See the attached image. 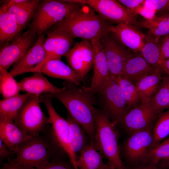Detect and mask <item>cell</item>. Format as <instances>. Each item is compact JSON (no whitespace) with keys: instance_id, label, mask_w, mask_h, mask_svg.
<instances>
[{"instance_id":"1","label":"cell","mask_w":169,"mask_h":169,"mask_svg":"<svg viewBox=\"0 0 169 169\" xmlns=\"http://www.w3.org/2000/svg\"><path fill=\"white\" fill-rule=\"evenodd\" d=\"M63 85V90L60 92L43 95L60 101L93 143L97 110L94 106V94L86 87L73 83L64 81Z\"/></svg>"},{"instance_id":"2","label":"cell","mask_w":169,"mask_h":169,"mask_svg":"<svg viewBox=\"0 0 169 169\" xmlns=\"http://www.w3.org/2000/svg\"><path fill=\"white\" fill-rule=\"evenodd\" d=\"M111 25L84 4L76 8L52 27L64 31L73 39L79 38L90 41L103 37L109 32Z\"/></svg>"},{"instance_id":"3","label":"cell","mask_w":169,"mask_h":169,"mask_svg":"<svg viewBox=\"0 0 169 169\" xmlns=\"http://www.w3.org/2000/svg\"><path fill=\"white\" fill-rule=\"evenodd\" d=\"M116 125L102 110L97 109L93 143L108 162L116 169H125L121 158Z\"/></svg>"},{"instance_id":"4","label":"cell","mask_w":169,"mask_h":169,"mask_svg":"<svg viewBox=\"0 0 169 169\" xmlns=\"http://www.w3.org/2000/svg\"><path fill=\"white\" fill-rule=\"evenodd\" d=\"M52 136L49 139L40 134L33 136L18 150L15 159L21 169L38 168L52 161L55 148H61Z\"/></svg>"},{"instance_id":"5","label":"cell","mask_w":169,"mask_h":169,"mask_svg":"<svg viewBox=\"0 0 169 169\" xmlns=\"http://www.w3.org/2000/svg\"><path fill=\"white\" fill-rule=\"evenodd\" d=\"M81 4L65 0L41 1L28 29L39 37Z\"/></svg>"},{"instance_id":"6","label":"cell","mask_w":169,"mask_h":169,"mask_svg":"<svg viewBox=\"0 0 169 169\" xmlns=\"http://www.w3.org/2000/svg\"><path fill=\"white\" fill-rule=\"evenodd\" d=\"M153 137L152 129L135 132L128 137L120 147L128 167H135L148 163V155L152 145Z\"/></svg>"},{"instance_id":"7","label":"cell","mask_w":169,"mask_h":169,"mask_svg":"<svg viewBox=\"0 0 169 169\" xmlns=\"http://www.w3.org/2000/svg\"><path fill=\"white\" fill-rule=\"evenodd\" d=\"M40 95H33L26 101L14 122L25 133L32 136L44 132L48 117L40 106Z\"/></svg>"},{"instance_id":"8","label":"cell","mask_w":169,"mask_h":169,"mask_svg":"<svg viewBox=\"0 0 169 169\" xmlns=\"http://www.w3.org/2000/svg\"><path fill=\"white\" fill-rule=\"evenodd\" d=\"M98 93L103 101L102 111L116 125H123L125 116L130 109L120 86L111 75Z\"/></svg>"},{"instance_id":"9","label":"cell","mask_w":169,"mask_h":169,"mask_svg":"<svg viewBox=\"0 0 169 169\" xmlns=\"http://www.w3.org/2000/svg\"><path fill=\"white\" fill-rule=\"evenodd\" d=\"M51 98L43 95L39 96L40 103L45 105L49 115L48 123L52 125L53 137L59 146L66 153L74 169H78L77 159L73 153L70 145V128L68 122L57 112Z\"/></svg>"},{"instance_id":"10","label":"cell","mask_w":169,"mask_h":169,"mask_svg":"<svg viewBox=\"0 0 169 169\" xmlns=\"http://www.w3.org/2000/svg\"><path fill=\"white\" fill-rule=\"evenodd\" d=\"M85 4L90 7L104 19L112 24H137V14L114 0H86Z\"/></svg>"},{"instance_id":"11","label":"cell","mask_w":169,"mask_h":169,"mask_svg":"<svg viewBox=\"0 0 169 169\" xmlns=\"http://www.w3.org/2000/svg\"><path fill=\"white\" fill-rule=\"evenodd\" d=\"M99 41L106 57L110 75L120 76L126 61L135 55L110 31L99 39Z\"/></svg>"},{"instance_id":"12","label":"cell","mask_w":169,"mask_h":169,"mask_svg":"<svg viewBox=\"0 0 169 169\" xmlns=\"http://www.w3.org/2000/svg\"><path fill=\"white\" fill-rule=\"evenodd\" d=\"M160 114L150 102L131 108L125 116L123 125L128 135L153 126Z\"/></svg>"},{"instance_id":"13","label":"cell","mask_w":169,"mask_h":169,"mask_svg":"<svg viewBox=\"0 0 169 169\" xmlns=\"http://www.w3.org/2000/svg\"><path fill=\"white\" fill-rule=\"evenodd\" d=\"M37 36L35 33L28 29L1 47L0 67L7 70L15 64L34 45Z\"/></svg>"},{"instance_id":"14","label":"cell","mask_w":169,"mask_h":169,"mask_svg":"<svg viewBox=\"0 0 169 169\" xmlns=\"http://www.w3.org/2000/svg\"><path fill=\"white\" fill-rule=\"evenodd\" d=\"M47 31V37L44 44L45 52V58L40 64L29 70L27 72H34L50 60L61 59V58L65 56L74 45V39L64 31L52 28Z\"/></svg>"},{"instance_id":"15","label":"cell","mask_w":169,"mask_h":169,"mask_svg":"<svg viewBox=\"0 0 169 169\" xmlns=\"http://www.w3.org/2000/svg\"><path fill=\"white\" fill-rule=\"evenodd\" d=\"M68 65L83 79L93 65V53L90 41L75 43L66 54Z\"/></svg>"},{"instance_id":"16","label":"cell","mask_w":169,"mask_h":169,"mask_svg":"<svg viewBox=\"0 0 169 169\" xmlns=\"http://www.w3.org/2000/svg\"><path fill=\"white\" fill-rule=\"evenodd\" d=\"M90 42L93 53L94 74L90 86L86 88L95 94L100 91L111 75L99 39H93Z\"/></svg>"},{"instance_id":"17","label":"cell","mask_w":169,"mask_h":169,"mask_svg":"<svg viewBox=\"0 0 169 169\" xmlns=\"http://www.w3.org/2000/svg\"><path fill=\"white\" fill-rule=\"evenodd\" d=\"M44 33L38 37L34 45L15 64L10 71L14 78L37 66L44 60L45 52L44 48Z\"/></svg>"},{"instance_id":"18","label":"cell","mask_w":169,"mask_h":169,"mask_svg":"<svg viewBox=\"0 0 169 169\" xmlns=\"http://www.w3.org/2000/svg\"><path fill=\"white\" fill-rule=\"evenodd\" d=\"M109 31L125 47L137 54L144 45L146 35L132 25L120 24L111 25Z\"/></svg>"},{"instance_id":"19","label":"cell","mask_w":169,"mask_h":169,"mask_svg":"<svg viewBox=\"0 0 169 169\" xmlns=\"http://www.w3.org/2000/svg\"><path fill=\"white\" fill-rule=\"evenodd\" d=\"M33 137L24 132L14 122L0 120V139L13 155Z\"/></svg>"},{"instance_id":"20","label":"cell","mask_w":169,"mask_h":169,"mask_svg":"<svg viewBox=\"0 0 169 169\" xmlns=\"http://www.w3.org/2000/svg\"><path fill=\"white\" fill-rule=\"evenodd\" d=\"M39 72L50 77L63 79L82 86L81 77L61 59H54L44 64L34 72Z\"/></svg>"},{"instance_id":"21","label":"cell","mask_w":169,"mask_h":169,"mask_svg":"<svg viewBox=\"0 0 169 169\" xmlns=\"http://www.w3.org/2000/svg\"><path fill=\"white\" fill-rule=\"evenodd\" d=\"M20 90L33 95H39L58 92L63 90L51 83L39 72L23 78L19 82Z\"/></svg>"},{"instance_id":"22","label":"cell","mask_w":169,"mask_h":169,"mask_svg":"<svg viewBox=\"0 0 169 169\" xmlns=\"http://www.w3.org/2000/svg\"><path fill=\"white\" fill-rule=\"evenodd\" d=\"M156 71L141 55L136 54L126 61L119 76L136 85L142 78Z\"/></svg>"},{"instance_id":"23","label":"cell","mask_w":169,"mask_h":169,"mask_svg":"<svg viewBox=\"0 0 169 169\" xmlns=\"http://www.w3.org/2000/svg\"><path fill=\"white\" fill-rule=\"evenodd\" d=\"M23 29L19 26L13 16L2 5L0 8V44L13 41L21 34Z\"/></svg>"},{"instance_id":"24","label":"cell","mask_w":169,"mask_h":169,"mask_svg":"<svg viewBox=\"0 0 169 169\" xmlns=\"http://www.w3.org/2000/svg\"><path fill=\"white\" fill-rule=\"evenodd\" d=\"M33 94L26 93L0 101V120L14 122L27 100Z\"/></svg>"},{"instance_id":"25","label":"cell","mask_w":169,"mask_h":169,"mask_svg":"<svg viewBox=\"0 0 169 169\" xmlns=\"http://www.w3.org/2000/svg\"><path fill=\"white\" fill-rule=\"evenodd\" d=\"M161 70H157L144 77L135 85L141 103L150 102L154 95L162 77Z\"/></svg>"},{"instance_id":"26","label":"cell","mask_w":169,"mask_h":169,"mask_svg":"<svg viewBox=\"0 0 169 169\" xmlns=\"http://www.w3.org/2000/svg\"><path fill=\"white\" fill-rule=\"evenodd\" d=\"M66 119L69 125L70 148L77 159L90 141L81 126L68 113Z\"/></svg>"},{"instance_id":"27","label":"cell","mask_w":169,"mask_h":169,"mask_svg":"<svg viewBox=\"0 0 169 169\" xmlns=\"http://www.w3.org/2000/svg\"><path fill=\"white\" fill-rule=\"evenodd\" d=\"M104 157L90 141L77 159L78 169H101L105 165Z\"/></svg>"},{"instance_id":"28","label":"cell","mask_w":169,"mask_h":169,"mask_svg":"<svg viewBox=\"0 0 169 169\" xmlns=\"http://www.w3.org/2000/svg\"><path fill=\"white\" fill-rule=\"evenodd\" d=\"M41 1L30 0L26 4L20 5L6 6L2 4L15 18L19 26L23 29L34 16L37 6Z\"/></svg>"},{"instance_id":"29","label":"cell","mask_w":169,"mask_h":169,"mask_svg":"<svg viewBox=\"0 0 169 169\" xmlns=\"http://www.w3.org/2000/svg\"><path fill=\"white\" fill-rule=\"evenodd\" d=\"M141 55L156 71L161 69L159 66L160 50L159 42L149 34L146 35L144 45Z\"/></svg>"},{"instance_id":"30","label":"cell","mask_w":169,"mask_h":169,"mask_svg":"<svg viewBox=\"0 0 169 169\" xmlns=\"http://www.w3.org/2000/svg\"><path fill=\"white\" fill-rule=\"evenodd\" d=\"M111 75L120 86L130 110L141 103L135 85L120 76Z\"/></svg>"},{"instance_id":"31","label":"cell","mask_w":169,"mask_h":169,"mask_svg":"<svg viewBox=\"0 0 169 169\" xmlns=\"http://www.w3.org/2000/svg\"><path fill=\"white\" fill-rule=\"evenodd\" d=\"M160 114L169 109V76L162 77L157 90L150 102Z\"/></svg>"},{"instance_id":"32","label":"cell","mask_w":169,"mask_h":169,"mask_svg":"<svg viewBox=\"0 0 169 169\" xmlns=\"http://www.w3.org/2000/svg\"><path fill=\"white\" fill-rule=\"evenodd\" d=\"M0 91L3 99L13 96L21 91L19 82L7 70L1 67H0Z\"/></svg>"},{"instance_id":"33","label":"cell","mask_w":169,"mask_h":169,"mask_svg":"<svg viewBox=\"0 0 169 169\" xmlns=\"http://www.w3.org/2000/svg\"><path fill=\"white\" fill-rule=\"evenodd\" d=\"M137 24L148 29L149 34L158 41L161 37L169 34V22L161 15L156 16L151 20L142 21Z\"/></svg>"},{"instance_id":"34","label":"cell","mask_w":169,"mask_h":169,"mask_svg":"<svg viewBox=\"0 0 169 169\" xmlns=\"http://www.w3.org/2000/svg\"><path fill=\"white\" fill-rule=\"evenodd\" d=\"M152 132L153 141L150 149L162 141L169 135V109L159 114L152 128Z\"/></svg>"},{"instance_id":"35","label":"cell","mask_w":169,"mask_h":169,"mask_svg":"<svg viewBox=\"0 0 169 169\" xmlns=\"http://www.w3.org/2000/svg\"><path fill=\"white\" fill-rule=\"evenodd\" d=\"M169 157V137L151 148L148 155V163L158 164Z\"/></svg>"},{"instance_id":"36","label":"cell","mask_w":169,"mask_h":169,"mask_svg":"<svg viewBox=\"0 0 169 169\" xmlns=\"http://www.w3.org/2000/svg\"><path fill=\"white\" fill-rule=\"evenodd\" d=\"M32 169H74L71 161H65L56 158L40 167Z\"/></svg>"},{"instance_id":"37","label":"cell","mask_w":169,"mask_h":169,"mask_svg":"<svg viewBox=\"0 0 169 169\" xmlns=\"http://www.w3.org/2000/svg\"><path fill=\"white\" fill-rule=\"evenodd\" d=\"M144 4L156 12L169 8V0H144Z\"/></svg>"},{"instance_id":"38","label":"cell","mask_w":169,"mask_h":169,"mask_svg":"<svg viewBox=\"0 0 169 169\" xmlns=\"http://www.w3.org/2000/svg\"><path fill=\"white\" fill-rule=\"evenodd\" d=\"M159 43L160 50V66L161 63L169 59V34L164 36Z\"/></svg>"},{"instance_id":"39","label":"cell","mask_w":169,"mask_h":169,"mask_svg":"<svg viewBox=\"0 0 169 169\" xmlns=\"http://www.w3.org/2000/svg\"><path fill=\"white\" fill-rule=\"evenodd\" d=\"M134 12L148 20L154 19L156 16V14L157 12L156 11L147 7L144 3L136 9Z\"/></svg>"},{"instance_id":"40","label":"cell","mask_w":169,"mask_h":169,"mask_svg":"<svg viewBox=\"0 0 169 169\" xmlns=\"http://www.w3.org/2000/svg\"><path fill=\"white\" fill-rule=\"evenodd\" d=\"M127 9L133 11L144 3V0H118Z\"/></svg>"},{"instance_id":"41","label":"cell","mask_w":169,"mask_h":169,"mask_svg":"<svg viewBox=\"0 0 169 169\" xmlns=\"http://www.w3.org/2000/svg\"><path fill=\"white\" fill-rule=\"evenodd\" d=\"M13 155L12 152L8 147L3 143L0 139V161L1 163L3 161L6 159H12L11 157Z\"/></svg>"},{"instance_id":"42","label":"cell","mask_w":169,"mask_h":169,"mask_svg":"<svg viewBox=\"0 0 169 169\" xmlns=\"http://www.w3.org/2000/svg\"><path fill=\"white\" fill-rule=\"evenodd\" d=\"M125 169H163L158 164L148 163L135 167H128L125 166Z\"/></svg>"},{"instance_id":"43","label":"cell","mask_w":169,"mask_h":169,"mask_svg":"<svg viewBox=\"0 0 169 169\" xmlns=\"http://www.w3.org/2000/svg\"><path fill=\"white\" fill-rule=\"evenodd\" d=\"M1 169H21L17 163L15 158H12L8 163L5 164Z\"/></svg>"},{"instance_id":"44","label":"cell","mask_w":169,"mask_h":169,"mask_svg":"<svg viewBox=\"0 0 169 169\" xmlns=\"http://www.w3.org/2000/svg\"><path fill=\"white\" fill-rule=\"evenodd\" d=\"M160 67L161 70L164 71L169 76V59L161 63Z\"/></svg>"},{"instance_id":"45","label":"cell","mask_w":169,"mask_h":169,"mask_svg":"<svg viewBox=\"0 0 169 169\" xmlns=\"http://www.w3.org/2000/svg\"><path fill=\"white\" fill-rule=\"evenodd\" d=\"M158 164L163 169H169V157L166 159L161 161Z\"/></svg>"},{"instance_id":"46","label":"cell","mask_w":169,"mask_h":169,"mask_svg":"<svg viewBox=\"0 0 169 169\" xmlns=\"http://www.w3.org/2000/svg\"><path fill=\"white\" fill-rule=\"evenodd\" d=\"M101 169H116L115 166L107 161Z\"/></svg>"},{"instance_id":"47","label":"cell","mask_w":169,"mask_h":169,"mask_svg":"<svg viewBox=\"0 0 169 169\" xmlns=\"http://www.w3.org/2000/svg\"><path fill=\"white\" fill-rule=\"evenodd\" d=\"M169 22V14H165L161 15Z\"/></svg>"},{"instance_id":"48","label":"cell","mask_w":169,"mask_h":169,"mask_svg":"<svg viewBox=\"0 0 169 169\" xmlns=\"http://www.w3.org/2000/svg\"><path fill=\"white\" fill-rule=\"evenodd\" d=\"M168 10L169 11V8H168Z\"/></svg>"}]
</instances>
